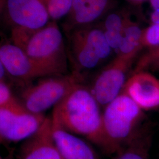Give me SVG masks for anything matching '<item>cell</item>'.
I'll return each mask as SVG.
<instances>
[{
  "mask_svg": "<svg viewBox=\"0 0 159 159\" xmlns=\"http://www.w3.org/2000/svg\"><path fill=\"white\" fill-rule=\"evenodd\" d=\"M51 118L66 130L101 146L102 113L89 87L81 84L74 88L54 107Z\"/></svg>",
  "mask_w": 159,
  "mask_h": 159,
  "instance_id": "1",
  "label": "cell"
},
{
  "mask_svg": "<svg viewBox=\"0 0 159 159\" xmlns=\"http://www.w3.org/2000/svg\"><path fill=\"white\" fill-rule=\"evenodd\" d=\"M10 41L54 74H66L68 57L63 33L51 20L38 30H11Z\"/></svg>",
  "mask_w": 159,
  "mask_h": 159,
  "instance_id": "2",
  "label": "cell"
},
{
  "mask_svg": "<svg viewBox=\"0 0 159 159\" xmlns=\"http://www.w3.org/2000/svg\"><path fill=\"white\" fill-rule=\"evenodd\" d=\"M144 120L143 110L121 93L102 113V141L100 148L106 154L117 153L139 134Z\"/></svg>",
  "mask_w": 159,
  "mask_h": 159,
  "instance_id": "3",
  "label": "cell"
},
{
  "mask_svg": "<svg viewBox=\"0 0 159 159\" xmlns=\"http://www.w3.org/2000/svg\"><path fill=\"white\" fill-rule=\"evenodd\" d=\"M68 60L74 72L83 74L106 61L113 52L100 23L81 27L66 33Z\"/></svg>",
  "mask_w": 159,
  "mask_h": 159,
  "instance_id": "4",
  "label": "cell"
},
{
  "mask_svg": "<svg viewBox=\"0 0 159 159\" xmlns=\"http://www.w3.org/2000/svg\"><path fill=\"white\" fill-rule=\"evenodd\" d=\"M83 74H56L41 78L35 84L29 85L21 93V102L29 111L43 114L54 107L77 85L82 84Z\"/></svg>",
  "mask_w": 159,
  "mask_h": 159,
  "instance_id": "5",
  "label": "cell"
},
{
  "mask_svg": "<svg viewBox=\"0 0 159 159\" xmlns=\"http://www.w3.org/2000/svg\"><path fill=\"white\" fill-rule=\"evenodd\" d=\"M138 54L116 55L97 73L89 88L100 106L106 107L121 93L128 79V72Z\"/></svg>",
  "mask_w": 159,
  "mask_h": 159,
  "instance_id": "6",
  "label": "cell"
},
{
  "mask_svg": "<svg viewBox=\"0 0 159 159\" xmlns=\"http://www.w3.org/2000/svg\"><path fill=\"white\" fill-rule=\"evenodd\" d=\"M1 11L11 30H38L51 20L44 0H1Z\"/></svg>",
  "mask_w": 159,
  "mask_h": 159,
  "instance_id": "7",
  "label": "cell"
},
{
  "mask_svg": "<svg viewBox=\"0 0 159 159\" xmlns=\"http://www.w3.org/2000/svg\"><path fill=\"white\" fill-rule=\"evenodd\" d=\"M43 114L29 111L23 104L0 107V136L1 140L17 142L35 133L46 119Z\"/></svg>",
  "mask_w": 159,
  "mask_h": 159,
  "instance_id": "8",
  "label": "cell"
},
{
  "mask_svg": "<svg viewBox=\"0 0 159 159\" xmlns=\"http://www.w3.org/2000/svg\"><path fill=\"white\" fill-rule=\"evenodd\" d=\"M0 63L8 74L21 84H27L37 79L56 75L30 58L11 41L1 45Z\"/></svg>",
  "mask_w": 159,
  "mask_h": 159,
  "instance_id": "9",
  "label": "cell"
},
{
  "mask_svg": "<svg viewBox=\"0 0 159 159\" xmlns=\"http://www.w3.org/2000/svg\"><path fill=\"white\" fill-rule=\"evenodd\" d=\"M114 5V0H73L62 25L64 34L77 28L100 23Z\"/></svg>",
  "mask_w": 159,
  "mask_h": 159,
  "instance_id": "10",
  "label": "cell"
},
{
  "mask_svg": "<svg viewBox=\"0 0 159 159\" xmlns=\"http://www.w3.org/2000/svg\"><path fill=\"white\" fill-rule=\"evenodd\" d=\"M121 93H124L144 110L159 108V80L146 71L132 73Z\"/></svg>",
  "mask_w": 159,
  "mask_h": 159,
  "instance_id": "11",
  "label": "cell"
},
{
  "mask_svg": "<svg viewBox=\"0 0 159 159\" xmlns=\"http://www.w3.org/2000/svg\"><path fill=\"white\" fill-rule=\"evenodd\" d=\"M19 159H63L53 139L51 117H46L38 131L25 140Z\"/></svg>",
  "mask_w": 159,
  "mask_h": 159,
  "instance_id": "12",
  "label": "cell"
},
{
  "mask_svg": "<svg viewBox=\"0 0 159 159\" xmlns=\"http://www.w3.org/2000/svg\"><path fill=\"white\" fill-rule=\"evenodd\" d=\"M52 134L63 159H100L88 143L64 129L52 119Z\"/></svg>",
  "mask_w": 159,
  "mask_h": 159,
  "instance_id": "13",
  "label": "cell"
},
{
  "mask_svg": "<svg viewBox=\"0 0 159 159\" xmlns=\"http://www.w3.org/2000/svg\"><path fill=\"white\" fill-rule=\"evenodd\" d=\"M152 143V133L144 126L136 137L112 159H149Z\"/></svg>",
  "mask_w": 159,
  "mask_h": 159,
  "instance_id": "14",
  "label": "cell"
},
{
  "mask_svg": "<svg viewBox=\"0 0 159 159\" xmlns=\"http://www.w3.org/2000/svg\"><path fill=\"white\" fill-rule=\"evenodd\" d=\"M143 30L131 20L125 27L123 39L116 55H128L139 53L142 49Z\"/></svg>",
  "mask_w": 159,
  "mask_h": 159,
  "instance_id": "15",
  "label": "cell"
},
{
  "mask_svg": "<svg viewBox=\"0 0 159 159\" xmlns=\"http://www.w3.org/2000/svg\"><path fill=\"white\" fill-rule=\"evenodd\" d=\"M131 19L126 12L111 11L100 22L104 33L123 35L125 27Z\"/></svg>",
  "mask_w": 159,
  "mask_h": 159,
  "instance_id": "16",
  "label": "cell"
},
{
  "mask_svg": "<svg viewBox=\"0 0 159 159\" xmlns=\"http://www.w3.org/2000/svg\"><path fill=\"white\" fill-rule=\"evenodd\" d=\"M51 20L57 21L68 14L73 0H44Z\"/></svg>",
  "mask_w": 159,
  "mask_h": 159,
  "instance_id": "17",
  "label": "cell"
},
{
  "mask_svg": "<svg viewBox=\"0 0 159 159\" xmlns=\"http://www.w3.org/2000/svg\"><path fill=\"white\" fill-rule=\"evenodd\" d=\"M148 68L159 70V47L150 48L140 57L132 73L146 71Z\"/></svg>",
  "mask_w": 159,
  "mask_h": 159,
  "instance_id": "18",
  "label": "cell"
},
{
  "mask_svg": "<svg viewBox=\"0 0 159 159\" xmlns=\"http://www.w3.org/2000/svg\"><path fill=\"white\" fill-rule=\"evenodd\" d=\"M141 43L143 47L153 48L159 47V23L152 24L143 30Z\"/></svg>",
  "mask_w": 159,
  "mask_h": 159,
  "instance_id": "19",
  "label": "cell"
},
{
  "mask_svg": "<svg viewBox=\"0 0 159 159\" xmlns=\"http://www.w3.org/2000/svg\"><path fill=\"white\" fill-rule=\"evenodd\" d=\"M22 104L13 94L9 84L0 81V107H9Z\"/></svg>",
  "mask_w": 159,
  "mask_h": 159,
  "instance_id": "20",
  "label": "cell"
},
{
  "mask_svg": "<svg viewBox=\"0 0 159 159\" xmlns=\"http://www.w3.org/2000/svg\"><path fill=\"white\" fill-rule=\"evenodd\" d=\"M150 19L152 24L159 23V10L153 11L151 14Z\"/></svg>",
  "mask_w": 159,
  "mask_h": 159,
  "instance_id": "21",
  "label": "cell"
},
{
  "mask_svg": "<svg viewBox=\"0 0 159 159\" xmlns=\"http://www.w3.org/2000/svg\"><path fill=\"white\" fill-rule=\"evenodd\" d=\"M150 3L153 11L159 10V0H150Z\"/></svg>",
  "mask_w": 159,
  "mask_h": 159,
  "instance_id": "22",
  "label": "cell"
},
{
  "mask_svg": "<svg viewBox=\"0 0 159 159\" xmlns=\"http://www.w3.org/2000/svg\"><path fill=\"white\" fill-rule=\"evenodd\" d=\"M129 1V2H133V3H140V2H142L143 1H145V0H127Z\"/></svg>",
  "mask_w": 159,
  "mask_h": 159,
  "instance_id": "23",
  "label": "cell"
},
{
  "mask_svg": "<svg viewBox=\"0 0 159 159\" xmlns=\"http://www.w3.org/2000/svg\"><path fill=\"white\" fill-rule=\"evenodd\" d=\"M0 159H2V157H1V158H0Z\"/></svg>",
  "mask_w": 159,
  "mask_h": 159,
  "instance_id": "24",
  "label": "cell"
}]
</instances>
